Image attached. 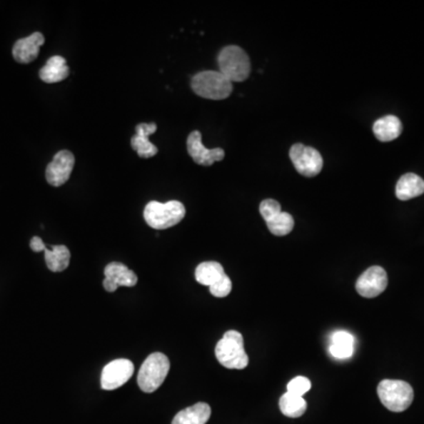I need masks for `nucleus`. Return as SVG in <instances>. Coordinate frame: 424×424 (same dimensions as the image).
<instances>
[{"instance_id": "nucleus-1", "label": "nucleus", "mask_w": 424, "mask_h": 424, "mask_svg": "<svg viewBox=\"0 0 424 424\" xmlns=\"http://www.w3.org/2000/svg\"><path fill=\"white\" fill-rule=\"evenodd\" d=\"M216 358L228 369H244L249 364V357L244 350L242 333L229 330L224 333L215 349Z\"/></svg>"}, {"instance_id": "nucleus-2", "label": "nucleus", "mask_w": 424, "mask_h": 424, "mask_svg": "<svg viewBox=\"0 0 424 424\" xmlns=\"http://www.w3.org/2000/svg\"><path fill=\"white\" fill-rule=\"evenodd\" d=\"M186 213V206L178 201H170L166 203L152 201L145 206L144 219L152 229L164 230L182 222Z\"/></svg>"}, {"instance_id": "nucleus-3", "label": "nucleus", "mask_w": 424, "mask_h": 424, "mask_svg": "<svg viewBox=\"0 0 424 424\" xmlns=\"http://www.w3.org/2000/svg\"><path fill=\"white\" fill-rule=\"evenodd\" d=\"M191 88L199 97L222 101L233 92V83L219 71H203L193 76Z\"/></svg>"}, {"instance_id": "nucleus-4", "label": "nucleus", "mask_w": 424, "mask_h": 424, "mask_svg": "<svg viewBox=\"0 0 424 424\" xmlns=\"http://www.w3.org/2000/svg\"><path fill=\"white\" fill-rule=\"evenodd\" d=\"M219 72L226 76L231 83L244 81L249 77L251 63L246 51L236 45H230L219 52Z\"/></svg>"}, {"instance_id": "nucleus-5", "label": "nucleus", "mask_w": 424, "mask_h": 424, "mask_svg": "<svg viewBox=\"0 0 424 424\" xmlns=\"http://www.w3.org/2000/svg\"><path fill=\"white\" fill-rule=\"evenodd\" d=\"M377 394L384 407L393 413L407 410L414 400V390L404 380H383L377 387Z\"/></svg>"}, {"instance_id": "nucleus-6", "label": "nucleus", "mask_w": 424, "mask_h": 424, "mask_svg": "<svg viewBox=\"0 0 424 424\" xmlns=\"http://www.w3.org/2000/svg\"><path fill=\"white\" fill-rule=\"evenodd\" d=\"M170 371V360L162 353H153L141 364L139 369L138 387L146 394H151L157 390L168 376Z\"/></svg>"}, {"instance_id": "nucleus-7", "label": "nucleus", "mask_w": 424, "mask_h": 424, "mask_svg": "<svg viewBox=\"0 0 424 424\" xmlns=\"http://www.w3.org/2000/svg\"><path fill=\"white\" fill-rule=\"evenodd\" d=\"M289 156L297 172L306 177H315L323 168V158L316 148L298 143L291 146Z\"/></svg>"}, {"instance_id": "nucleus-8", "label": "nucleus", "mask_w": 424, "mask_h": 424, "mask_svg": "<svg viewBox=\"0 0 424 424\" xmlns=\"http://www.w3.org/2000/svg\"><path fill=\"white\" fill-rule=\"evenodd\" d=\"M133 371H135V365L131 360H125V358L112 360L106 364L101 371V389L116 390L131 378Z\"/></svg>"}, {"instance_id": "nucleus-9", "label": "nucleus", "mask_w": 424, "mask_h": 424, "mask_svg": "<svg viewBox=\"0 0 424 424\" xmlns=\"http://www.w3.org/2000/svg\"><path fill=\"white\" fill-rule=\"evenodd\" d=\"M74 156L72 152L68 150H61L54 155V159L50 164L47 165L45 177L50 186H61L68 182L70 178L72 170L74 168Z\"/></svg>"}, {"instance_id": "nucleus-10", "label": "nucleus", "mask_w": 424, "mask_h": 424, "mask_svg": "<svg viewBox=\"0 0 424 424\" xmlns=\"http://www.w3.org/2000/svg\"><path fill=\"white\" fill-rule=\"evenodd\" d=\"M388 286V275L380 266L365 270L356 282V291L365 298H374L383 293Z\"/></svg>"}, {"instance_id": "nucleus-11", "label": "nucleus", "mask_w": 424, "mask_h": 424, "mask_svg": "<svg viewBox=\"0 0 424 424\" xmlns=\"http://www.w3.org/2000/svg\"><path fill=\"white\" fill-rule=\"evenodd\" d=\"M188 155L191 156L193 162L203 166H210L215 162L223 161L226 157V151L222 148H206L202 143V133L192 131L186 141Z\"/></svg>"}, {"instance_id": "nucleus-12", "label": "nucleus", "mask_w": 424, "mask_h": 424, "mask_svg": "<svg viewBox=\"0 0 424 424\" xmlns=\"http://www.w3.org/2000/svg\"><path fill=\"white\" fill-rule=\"evenodd\" d=\"M105 280L103 282L104 289L108 293H115L118 286H135L138 282V277L132 270L121 262H112L104 270Z\"/></svg>"}, {"instance_id": "nucleus-13", "label": "nucleus", "mask_w": 424, "mask_h": 424, "mask_svg": "<svg viewBox=\"0 0 424 424\" xmlns=\"http://www.w3.org/2000/svg\"><path fill=\"white\" fill-rule=\"evenodd\" d=\"M44 43L45 38L41 32H34L29 37L19 39L16 41L12 50L14 59L21 64H29L38 57L41 46H43Z\"/></svg>"}, {"instance_id": "nucleus-14", "label": "nucleus", "mask_w": 424, "mask_h": 424, "mask_svg": "<svg viewBox=\"0 0 424 424\" xmlns=\"http://www.w3.org/2000/svg\"><path fill=\"white\" fill-rule=\"evenodd\" d=\"M157 131L155 123H141L136 128V135L131 138V148L141 158H151L158 153V148L152 144L148 137Z\"/></svg>"}, {"instance_id": "nucleus-15", "label": "nucleus", "mask_w": 424, "mask_h": 424, "mask_svg": "<svg viewBox=\"0 0 424 424\" xmlns=\"http://www.w3.org/2000/svg\"><path fill=\"white\" fill-rule=\"evenodd\" d=\"M70 74V68L66 64V59L61 56H54L46 61L44 68L39 71V77L47 84H54L64 81Z\"/></svg>"}, {"instance_id": "nucleus-16", "label": "nucleus", "mask_w": 424, "mask_h": 424, "mask_svg": "<svg viewBox=\"0 0 424 424\" xmlns=\"http://www.w3.org/2000/svg\"><path fill=\"white\" fill-rule=\"evenodd\" d=\"M211 416V408L204 402L193 404L176 415L172 424H206Z\"/></svg>"}, {"instance_id": "nucleus-17", "label": "nucleus", "mask_w": 424, "mask_h": 424, "mask_svg": "<svg viewBox=\"0 0 424 424\" xmlns=\"http://www.w3.org/2000/svg\"><path fill=\"white\" fill-rule=\"evenodd\" d=\"M424 193V181L415 173H405L396 184V197L400 201H409Z\"/></svg>"}, {"instance_id": "nucleus-18", "label": "nucleus", "mask_w": 424, "mask_h": 424, "mask_svg": "<svg viewBox=\"0 0 424 424\" xmlns=\"http://www.w3.org/2000/svg\"><path fill=\"white\" fill-rule=\"evenodd\" d=\"M373 130L378 141H391L400 137L403 126L396 116H385L375 121Z\"/></svg>"}, {"instance_id": "nucleus-19", "label": "nucleus", "mask_w": 424, "mask_h": 424, "mask_svg": "<svg viewBox=\"0 0 424 424\" xmlns=\"http://www.w3.org/2000/svg\"><path fill=\"white\" fill-rule=\"evenodd\" d=\"M226 275L224 268L218 262H203L196 268V281L209 288L222 280Z\"/></svg>"}, {"instance_id": "nucleus-20", "label": "nucleus", "mask_w": 424, "mask_h": 424, "mask_svg": "<svg viewBox=\"0 0 424 424\" xmlns=\"http://www.w3.org/2000/svg\"><path fill=\"white\" fill-rule=\"evenodd\" d=\"M45 262L52 273H61L68 269L70 264L71 253L68 246H54L51 249H45Z\"/></svg>"}, {"instance_id": "nucleus-21", "label": "nucleus", "mask_w": 424, "mask_h": 424, "mask_svg": "<svg viewBox=\"0 0 424 424\" xmlns=\"http://www.w3.org/2000/svg\"><path fill=\"white\" fill-rule=\"evenodd\" d=\"M329 351L333 357L344 360L349 358L353 353V337L347 331H336L331 336Z\"/></svg>"}, {"instance_id": "nucleus-22", "label": "nucleus", "mask_w": 424, "mask_h": 424, "mask_svg": "<svg viewBox=\"0 0 424 424\" xmlns=\"http://www.w3.org/2000/svg\"><path fill=\"white\" fill-rule=\"evenodd\" d=\"M306 402L302 396L290 394L286 391L280 398V409L286 418H297L303 416L306 411Z\"/></svg>"}, {"instance_id": "nucleus-23", "label": "nucleus", "mask_w": 424, "mask_h": 424, "mask_svg": "<svg viewBox=\"0 0 424 424\" xmlns=\"http://www.w3.org/2000/svg\"><path fill=\"white\" fill-rule=\"evenodd\" d=\"M266 226L273 235L286 236L293 231L295 222H293V216L288 212L281 211L280 213L273 216V218H270L266 222Z\"/></svg>"}, {"instance_id": "nucleus-24", "label": "nucleus", "mask_w": 424, "mask_h": 424, "mask_svg": "<svg viewBox=\"0 0 424 424\" xmlns=\"http://www.w3.org/2000/svg\"><path fill=\"white\" fill-rule=\"evenodd\" d=\"M286 389H288V393H290V394L303 398V395H306L311 389V382L306 377L297 376L293 380H290Z\"/></svg>"}, {"instance_id": "nucleus-25", "label": "nucleus", "mask_w": 424, "mask_h": 424, "mask_svg": "<svg viewBox=\"0 0 424 424\" xmlns=\"http://www.w3.org/2000/svg\"><path fill=\"white\" fill-rule=\"evenodd\" d=\"M281 211H282L281 204L275 199H264L259 206V212L266 222H268L270 218H273V216L280 213Z\"/></svg>"}, {"instance_id": "nucleus-26", "label": "nucleus", "mask_w": 424, "mask_h": 424, "mask_svg": "<svg viewBox=\"0 0 424 424\" xmlns=\"http://www.w3.org/2000/svg\"><path fill=\"white\" fill-rule=\"evenodd\" d=\"M231 289H233V283H231L229 276L226 275L222 280L210 286V293H211L212 296L223 298V297H226L231 293Z\"/></svg>"}, {"instance_id": "nucleus-27", "label": "nucleus", "mask_w": 424, "mask_h": 424, "mask_svg": "<svg viewBox=\"0 0 424 424\" xmlns=\"http://www.w3.org/2000/svg\"><path fill=\"white\" fill-rule=\"evenodd\" d=\"M30 246L34 253H41V251H44L46 249V246L43 242V239L41 237H37V236L31 239Z\"/></svg>"}]
</instances>
